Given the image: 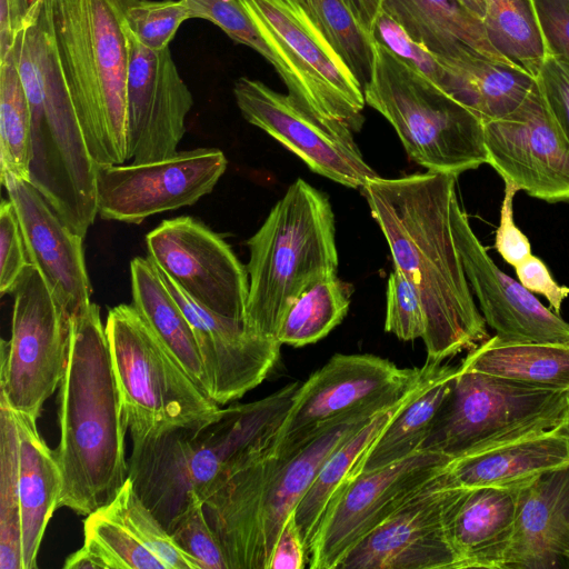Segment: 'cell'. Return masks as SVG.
<instances>
[{"label":"cell","mask_w":569,"mask_h":569,"mask_svg":"<svg viewBox=\"0 0 569 569\" xmlns=\"http://www.w3.org/2000/svg\"><path fill=\"white\" fill-rule=\"evenodd\" d=\"M457 176L427 171L377 176L362 192L389 246L395 268L417 287L426 310V362L471 351L489 337L451 226Z\"/></svg>","instance_id":"cell-1"},{"label":"cell","mask_w":569,"mask_h":569,"mask_svg":"<svg viewBox=\"0 0 569 569\" xmlns=\"http://www.w3.org/2000/svg\"><path fill=\"white\" fill-rule=\"evenodd\" d=\"M62 489L58 507L81 516L108 503L128 479L127 426L106 326L91 302L70 317L67 365L58 387Z\"/></svg>","instance_id":"cell-2"},{"label":"cell","mask_w":569,"mask_h":569,"mask_svg":"<svg viewBox=\"0 0 569 569\" xmlns=\"http://www.w3.org/2000/svg\"><path fill=\"white\" fill-rule=\"evenodd\" d=\"M423 372L403 388L325 425L309 441L277 457L260 449L229 468L206 496L204 512L229 569H268L286 519L330 455L380 411L400 401Z\"/></svg>","instance_id":"cell-3"},{"label":"cell","mask_w":569,"mask_h":569,"mask_svg":"<svg viewBox=\"0 0 569 569\" xmlns=\"http://www.w3.org/2000/svg\"><path fill=\"white\" fill-rule=\"evenodd\" d=\"M31 124L29 182L82 238L94 222L97 164L81 129L57 47L51 0H43L12 48Z\"/></svg>","instance_id":"cell-4"},{"label":"cell","mask_w":569,"mask_h":569,"mask_svg":"<svg viewBox=\"0 0 569 569\" xmlns=\"http://www.w3.org/2000/svg\"><path fill=\"white\" fill-rule=\"evenodd\" d=\"M299 386L293 381L260 400L221 409L203 426L132 443L128 478L166 529L193 492L204 500L230 467L273 445Z\"/></svg>","instance_id":"cell-5"},{"label":"cell","mask_w":569,"mask_h":569,"mask_svg":"<svg viewBox=\"0 0 569 569\" xmlns=\"http://www.w3.org/2000/svg\"><path fill=\"white\" fill-rule=\"evenodd\" d=\"M129 0H51L58 51L97 167L127 161Z\"/></svg>","instance_id":"cell-6"},{"label":"cell","mask_w":569,"mask_h":569,"mask_svg":"<svg viewBox=\"0 0 569 569\" xmlns=\"http://www.w3.org/2000/svg\"><path fill=\"white\" fill-rule=\"evenodd\" d=\"M247 244L244 326L276 339L293 300L310 284L337 274L335 214L327 194L297 179Z\"/></svg>","instance_id":"cell-7"},{"label":"cell","mask_w":569,"mask_h":569,"mask_svg":"<svg viewBox=\"0 0 569 569\" xmlns=\"http://www.w3.org/2000/svg\"><path fill=\"white\" fill-rule=\"evenodd\" d=\"M363 94L427 171L458 176L487 163L483 122L376 41Z\"/></svg>","instance_id":"cell-8"},{"label":"cell","mask_w":569,"mask_h":569,"mask_svg":"<svg viewBox=\"0 0 569 569\" xmlns=\"http://www.w3.org/2000/svg\"><path fill=\"white\" fill-rule=\"evenodd\" d=\"M106 332L132 443L219 417L220 406L197 386L132 305L110 309Z\"/></svg>","instance_id":"cell-9"},{"label":"cell","mask_w":569,"mask_h":569,"mask_svg":"<svg viewBox=\"0 0 569 569\" xmlns=\"http://www.w3.org/2000/svg\"><path fill=\"white\" fill-rule=\"evenodd\" d=\"M567 391L539 389L459 366L422 448L451 460L557 427Z\"/></svg>","instance_id":"cell-10"},{"label":"cell","mask_w":569,"mask_h":569,"mask_svg":"<svg viewBox=\"0 0 569 569\" xmlns=\"http://www.w3.org/2000/svg\"><path fill=\"white\" fill-rule=\"evenodd\" d=\"M289 94L319 120L359 131L363 89L300 0H242Z\"/></svg>","instance_id":"cell-11"},{"label":"cell","mask_w":569,"mask_h":569,"mask_svg":"<svg viewBox=\"0 0 569 569\" xmlns=\"http://www.w3.org/2000/svg\"><path fill=\"white\" fill-rule=\"evenodd\" d=\"M12 295L11 338L1 340L0 401L38 419L64 373L70 316L31 263Z\"/></svg>","instance_id":"cell-12"},{"label":"cell","mask_w":569,"mask_h":569,"mask_svg":"<svg viewBox=\"0 0 569 569\" xmlns=\"http://www.w3.org/2000/svg\"><path fill=\"white\" fill-rule=\"evenodd\" d=\"M450 461L448 456L421 448L350 479L322 516L308 551V567L338 569L363 537L439 476Z\"/></svg>","instance_id":"cell-13"},{"label":"cell","mask_w":569,"mask_h":569,"mask_svg":"<svg viewBox=\"0 0 569 569\" xmlns=\"http://www.w3.org/2000/svg\"><path fill=\"white\" fill-rule=\"evenodd\" d=\"M227 164L221 150L197 148L158 161L100 166L98 214L140 223L149 216L191 206L212 191Z\"/></svg>","instance_id":"cell-14"},{"label":"cell","mask_w":569,"mask_h":569,"mask_svg":"<svg viewBox=\"0 0 569 569\" xmlns=\"http://www.w3.org/2000/svg\"><path fill=\"white\" fill-rule=\"evenodd\" d=\"M243 118L299 157L313 172L353 189L378 174L365 161L346 126L326 123L302 108L289 93L260 80L240 77L233 86Z\"/></svg>","instance_id":"cell-15"},{"label":"cell","mask_w":569,"mask_h":569,"mask_svg":"<svg viewBox=\"0 0 569 569\" xmlns=\"http://www.w3.org/2000/svg\"><path fill=\"white\" fill-rule=\"evenodd\" d=\"M148 258L191 299L244 325L247 268L222 237L192 217L162 221L146 236Z\"/></svg>","instance_id":"cell-16"},{"label":"cell","mask_w":569,"mask_h":569,"mask_svg":"<svg viewBox=\"0 0 569 569\" xmlns=\"http://www.w3.org/2000/svg\"><path fill=\"white\" fill-rule=\"evenodd\" d=\"M487 163L547 202L569 201V141L537 83L509 114L483 123Z\"/></svg>","instance_id":"cell-17"},{"label":"cell","mask_w":569,"mask_h":569,"mask_svg":"<svg viewBox=\"0 0 569 569\" xmlns=\"http://www.w3.org/2000/svg\"><path fill=\"white\" fill-rule=\"evenodd\" d=\"M421 368H399L373 355H333L300 383L272 446L289 455L333 419L392 393L415 380Z\"/></svg>","instance_id":"cell-18"},{"label":"cell","mask_w":569,"mask_h":569,"mask_svg":"<svg viewBox=\"0 0 569 569\" xmlns=\"http://www.w3.org/2000/svg\"><path fill=\"white\" fill-rule=\"evenodd\" d=\"M459 491L443 470L363 537L338 569H460L449 531Z\"/></svg>","instance_id":"cell-19"},{"label":"cell","mask_w":569,"mask_h":569,"mask_svg":"<svg viewBox=\"0 0 569 569\" xmlns=\"http://www.w3.org/2000/svg\"><path fill=\"white\" fill-rule=\"evenodd\" d=\"M64 569H201L182 551L128 478L106 505L86 516L83 546Z\"/></svg>","instance_id":"cell-20"},{"label":"cell","mask_w":569,"mask_h":569,"mask_svg":"<svg viewBox=\"0 0 569 569\" xmlns=\"http://www.w3.org/2000/svg\"><path fill=\"white\" fill-rule=\"evenodd\" d=\"M127 37V159L133 163L162 160L178 152L193 98L169 47L149 49L128 29Z\"/></svg>","instance_id":"cell-21"},{"label":"cell","mask_w":569,"mask_h":569,"mask_svg":"<svg viewBox=\"0 0 569 569\" xmlns=\"http://www.w3.org/2000/svg\"><path fill=\"white\" fill-rule=\"evenodd\" d=\"M451 226L469 284L495 337L501 342L569 345V322L497 267L457 196L451 203Z\"/></svg>","instance_id":"cell-22"},{"label":"cell","mask_w":569,"mask_h":569,"mask_svg":"<svg viewBox=\"0 0 569 569\" xmlns=\"http://www.w3.org/2000/svg\"><path fill=\"white\" fill-rule=\"evenodd\" d=\"M158 271L192 328L209 382V396L222 406L259 386L277 365L281 343L199 305Z\"/></svg>","instance_id":"cell-23"},{"label":"cell","mask_w":569,"mask_h":569,"mask_svg":"<svg viewBox=\"0 0 569 569\" xmlns=\"http://www.w3.org/2000/svg\"><path fill=\"white\" fill-rule=\"evenodd\" d=\"M14 204L29 261L71 317L90 303L91 287L82 237L74 232L29 181L1 182Z\"/></svg>","instance_id":"cell-24"},{"label":"cell","mask_w":569,"mask_h":569,"mask_svg":"<svg viewBox=\"0 0 569 569\" xmlns=\"http://www.w3.org/2000/svg\"><path fill=\"white\" fill-rule=\"evenodd\" d=\"M569 549V463L526 481L503 569L558 567Z\"/></svg>","instance_id":"cell-25"},{"label":"cell","mask_w":569,"mask_h":569,"mask_svg":"<svg viewBox=\"0 0 569 569\" xmlns=\"http://www.w3.org/2000/svg\"><path fill=\"white\" fill-rule=\"evenodd\" d=\"M525 482L460 488L449 520L460 569H503L513 536L518 497Z\"/></svg>","instance_id":"cell-26"},{"label":"cell","mask_w":569,"mask_h":569,"mask_svg":"<svg viewBox=\"0 0 569 569\" xmlns=\"http://www.w3.org/2000/svg\"><path fill=\"white\" fill-rule=\"evenodd\" d=\"M14 419L22 563L23 569H34L48 522L59 508L62 477L54 451L38 431L37 418L14 411Z\"/></svg>","instance_id":"cell-27"},{"label":"cell","mask_w":569,"mask_h":569,"mask_svg":"<svg viewBox=\"0 0 569 569\" xmlns=\"http://www.w3.org/2000/svg\"><path fill=\"white\" fill-rule=\"evenodd\" d=\"M568 463L569 440L550 430L453 459L445 478L451 487H502Z\"/></svg>","instance_id":"cell-28"},{"label":"cell","mask_w":569,"mask_h":569,"mask_svg":"<svg viewBox=\"0 0 569 569\" xmlns=\"http://www.w3.org/2000/svg\"><path fill=\"white\" fill-rule=\"evenodd\" d=\"M445 72L442 89L483 123L517 109L537 78L519 66L491 60L472 50L437 57Z\"/></svg>","instance_id":"cell-29"},{"label":"cell","mask_w":569,"mask_h":569,"mask_svg":"<svg viewBox=\"0 0 569 569\" xmlns=\"http://www.w3.org/2000/svg\"><path fill=\"white\" fill-rule=\"evenodd\" d=\"M381 10L437 57L472 50L515 64L491 44L482 20L461 0H382Z\"/></svg>","instance_id":"cell-30"},{"label":"cell","mask_w":569,"mask_h":569,"mask_svg":"<svg viewBox=\"0 0 569 569\" xmlns=\"http://www.w3.org/2000/svg\"><path fill=\"white\" fill-rule=\"evenodd\" d=\"M423 366L420 383L358 461L349 480L359 473L393 463L422 448L459 368L429 362Z\"/></svg>","instance_id":"cell-31"},{"label":"cell","mask_w":569,"mask_h":569,"mask_svg":"<svg viewBox=\"0 0 569 569\" xmlns=\"http://www.w3.org/2000/svg\"><path fill=\"white\" fill-rule=\"evenodd\" d=\"M130 278L132 306L197 386L209 396V382L192 328L157 267L148 257H136L130 262Z\"/></svg>","instance_id":"cell-32"},{"label":"cell","mask_w":569,"mask_h":569,"mask_svg":"<svg viewBox=\"0 0 569 569\" xmlns=\"http://www.w3.org/2000/svg\"><path fill=\"white\" fill-rule=\"evenodd\" d=\"M461 366L539 389L569 391V345L501 342L493 336L469 351Z\"/></svg>","instance_id":"cell-33"},{"label":"cell","mask_w":569,"mask_h":569,"mask_svg":"<svg viewBox=\"0 0 569 569\" xmlns=\"http://www.w3.org/2000/svg\"><path fill=\"white\" fill-rule=\"evenodd\" d=\"M423 372L416 386L400 401L372 417L342 442L320 468L313 482L295 509L297 527L307 551H309L315 533L329 503L349 480L361 457L385 431L402 405L413 393L422 379Z\"/></svg>","instance_id":"cell-34"},{"label":"cell","mask_w":569,"mask_h":569,"mask_svg":"<svg viewBox=\"0 0 569 569\" xmlns=\"http://www.w3.org/2000/svg\"><path fill=\"white\" fill-rule=\"evenodd\" d=\"M351 291L350 284L338 279L337 274L310 284L284 312L276 339L292 347L323 339L345 319Z\"/></svg>","instance_id":"cell-35"},{"label":"cell","mask_w":569,"mask_h":569,"mask_svg":"<svg viewBox=\"0 0 569 569\" xmlns=\"http://www.w3.org/2000/svg\"><path fill=\"white\" fill-rule=\"evenodd\" d=\"M483 24L491 44L537 78L547 57L532 0H485Z\"/></svg>","instance_id":"cell-36"},{"label":"cell","mask_w":569,"mask_h":569,"mask_svg":"<svg viewBox=\"0 0 569 569\" xmlns=\"http://www.w3.org/2000/svg\"><path fill=\"white\" fill-rule=\"evenodd\" d=\"M31 124L28 99L12 51L0 60V164L1 182L8 178L29 181Z\"/></svg>","instance_id":"cell-37"},{"label":"cell","mask_w":569,"mask_h":569,"mask_svg":"<svg viewBox=\"0 0 569 569\" xmlns=\"http://www.w3.org/2000/svg\"><path fill=\"white\" fill-rule=\"evenodd\" d=\"M0 569H23L14 411L0 401Z\"/></svg>","instance_id":"cell-38"},{"label":"cell","mask_w":569,"mask_h":569,"mask_svg":"<svg viewBox=\"0 0 569 569\" xmlns=\"http://www.w3.org/2000/svg\"><path fill=\"white\" fill-rule=\"evenodd\" d=\"M300 1L363 89L372 69L371 34L356 19L345 0Z\"/></svg>","instance_id":"cell-39"},{"label":"cell","mask_w":569,"mask_h":569,"mask_svg":"<svg viewBox=\"0 0 569 569\" xmlns=\"http://www.w3.org/2000/svg\"><path fill=\"white\" fill-rule=\"evenodd\" d=\"M203 500L193 492L186 507L168 526L176 545L201 569H229L222 546L204 512Z\"/></svg>","instance_id":"cell-40"},{"label":"cell","mask_w":569,"mask_h":569,"mask_svg":"<svg viewBox=\"0 0 569 569\" xmlns=\"http://www.w3.org/2000/svg\"><path fill=\"white\" fill-rule=\"evenodd\" d=\"M188 19L190 14L182 0H129L124 10L127 29L152 50L168 48L181 23Z\"/></svg>","instance_id":"cell-41"},{"label":"cell","mask_w":569,"mask_h":569,"mask_svg":"<svg viewBox=\"0 0 569 569\" xmlns=\"http://www.w3.org/2000/svg\"><path fill=\"white\" fill-rule=\"evenodd\" d=\"M190 19L200 18L219 27L229 38L262 56L270 64L274 57L242 0H182Z\"/></svg>","instance_id":"cell-42"},{"label":"cell","mask_w":569,"mask_h":569,"mask_svg":"<svg viewBox=\"0 0 569 569\" xmlns=\"http://www.w3.org/2000/svg\"><path fill=\"white\" fill-rule=\"evenodd\" d=\"M385 330L403 341L423 338L427 330L426 310L417 287L395 268L387 282Z\"/></svg>","instance_id":"cell-43"},{"label":"cell","mask_w":569,"mask_h":569,"mask_svg":"<svg viewBox=\"0 0 569 569\" xmlns=\"http://www.w3.org/2000/svg\"><path fill=\"white\" fill-rule=\"evenodd\" d=\"M371 37L410 69L443 90L445 72L437 56L382 10L372 26Z\"/></svg>","instance_id":"cell-44"},{"label":"cell","mask_w":569,"mask_h":569,"mask_svg":"<svg viewBox=\"0 0 569 569\" xmlns=\"http://www.w3.org/2000/svg\"><path fill=\"white\" fill-rule=\"evenodd\" d=\"M30 264L14 204L10 199L0 204V293H12L24 269Z\"/></svg>","instance_id":"cell-45"},{"label":"cell","mask_w":569,"mask_h":569,"mask_svg":"<svg viewBox=\"0 0 569 569\" xmlns=\"http://www.w3.org/2000/svg\"><path fill=\"white\" fill-rule=\"evenodd\" d=\"M547 54L569 64V0H532Z\"/></svg>","instance_id":"cell-46"},{"label":"cell","mask_w":569,"mask_h":569,"mask_svg":"<svg viewBox=\"0 0 569 569\" xmlns=\"http://www.w3.org/2000/svg\"><path fill=\"white\" fill-rule=\"evenodd\" d=\"M537 80L555 119L569 141V64L547 54Z\"/></svg>","instance_id":"cell-47"},{"label":"cell","mask_w":569,"mask_h":569,"mask_svg":"<svg viewBox=\"0 0 569 569\" xmlns=\"http://www.w3.org/2000/svg\"><path fill=\"white\" fill-rule=\"evenodd\" d=\"M518 191L513 184L505 182L500 222L495 238L496 250L512 267L532 254L527 236L516 226L513 219V198Z\"/></svg>","instance_id":"cell-48"},{"label":"cell","mask_w":569,"mask_h":569,"mask_svg":"<svg viewBox=\"0 0 569 569\" xmlns=\"http://www.w3.org/2000/svg\"><path fill=\"white\" fill-rule=\"evenodd\" d=\"M513 268L520 283L531 292L542 295L550 309L559 315L562 302L569 296V287L558 284L545 262L533 254Z\"/></svg>","instance_id":"cell-49"},{"label":"cell","mask_w":569,"mask_h":569,"mask_svg":"<svg viewBox=\"0 0 569 569\" xmlns=\"http://www.w3.org/2000/svg\"><path fill=\"white\" fill-rule=\"evenodd\" d=\"M308 561V551L297 527L293 510L278 536L268 569H303Z\"/></svg>","instance_id":"cell-50"},{"label":"cell","mask_w":569,"mask_h":569,"mask_svg":"<svg viewBox=\"0 0 569 569\" xmlns=\"http://www.w3.org/2000/svg\"><path fill=\"white\" fill-rule=\"evenodd\" d=\"M43 0H0V60L12 50L18 32Z\"/></svg>","instance_id":"cell-51"},{"label":"cell","mask_w":569,"mask_h":569,"mask_svg":"<svg viewBox=\"0 0 569 569\" xmlns=\"http://www.w3.org/2000/svg\"><path fill=\"white\" fill-rule=\"evenodd\" d=\"M356 19L371 34L372 26L381 11L382 0H345Z\"/></svg>","instance_id":"cell-52"},{"label":"cell","mask_w":569,"mask_h":569,"mask_svg":"<svg viewBox=\"0 0 569 569\" xmlns=\"http://www.w3.org/2000/svg\"><path fill=\"white\" fill-rule=\"evenodd\" d=\"M462 3L480 20L486 16V1L485 0H461Z\"/></svg>","instance_id":"cell-53"},{"label":"cell","mask_w":569,"mask_h":569,"mask_svg":"<svg viewBox=\"0 0 569 569\" xmlns=\"http://www.w3.org/2000/svg\"><path fill=\"white\" fill-rule=\"evenodd\" d=\"M553 433L569 440V407L563 416L561 422L551 430Z\"/></svg>","instance_id":"cell-54"},{"label":"cell","mask_w":569,"mask_h":569,"mask_svg":"<svg viewBox=\"0 0 569 569\" xmlns=\"http://www.w3.org/2000/svg\"><path fill=\"white\" fill-rule=\"evenodd\" d=\"M565 558H566V559H568V561H569V549H568V551H567V553H566Z\"/></svg>","instance_id":"cell-55"},{"label":"cell","mask_w":569,"mask_h":569,"mask_svg":"<svg viewBox=\"0 0 569 569\" xmlns=\"http://www.w3.org/2000/svg\"><path fill=\"white\" fill-rule=\"evenodd\" d=\"M568 395H569V391H568Z\"/></svg>","instance_id":"cell-56"}]
</instances>
